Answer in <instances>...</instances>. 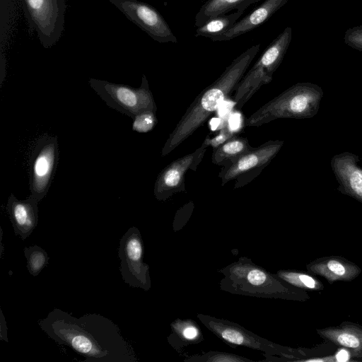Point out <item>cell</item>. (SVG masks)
<instances>
[{"mask_svg": "<svg viewBox=\"0 0 362 362\" xmlns=\"http://www.w3.org/2000/svg\"><path fill=\"white\" fill-rule=\"evenodd\" d=\"M38 325L59 345L70 347L86 362H136L132 346L110 319L98 314L76 317L55 308Z\"/></svg>", "mask_w": 362, "mask_h": 362, "instance_id": "cell-1", "label": "cell"}, {"mask_svg": "<svg viewBox=\"0 0 362 362\" xmlns=\"http://www.w3.org/2000/svg\"><path fill=\"white\" fill-rule=\"evenodd\" d=\"M259 49L260 44H257L244 51L213 83L195 98L170 134L162 148V156L168 155L194 133L235 90Z\"/></svg>", "mask_w": 362, "mask_h": 362, "instance_id": "cell-2", "label": "cell"}, {"mask_svg": "<svg viewBox=\"0 0 362 362\" xmlns=\"http://www.w3.org/2000/svg\"><path fill=\"white\" fill-rule=\"evenodd\" d=\"M218 272L223 275L219 282L221 290L231 294L293 300H303L305 297L300 288L290 285L247 257H240Z\"/></svg>", "mask_w": 362, "mask_h": 362, "instance_id": "cell-3", "label": "cell"}, {"mask_svg": "<svg viewBox=\"0 0 362 362\" xmlns=\"http://www.w3.org/2000/svg\"><path fill=\"white\" fill-rule=\"evenodd\" d=\"M323 96L322 89L311 83L288 88L247 117L244 127H260L278 119H305L315 116Z\"/></svg>", "mask_w": 362, "mask_h": 362, "instance_id": "cell-4", "label": "cell"}, {"mask_svg": "<svg viewBox=\"0 0 362 362\" xmlns=\"http://www.w3.org/2000/svg\"><path fill=\"white\" fill-rule=\"evenodd\" d=\"M291 37V28H286L266 47L258 60L243 76L233 95V100L238 108H242L263 85L271 82L274 73L286 53Z\"/></svg>", "mask_w": 362, "mask_h": 362, "instance_id": "cell-5", "label": "cell"}, {"mask_svg": "<svg viewBox=\"0 0 362 362\" xmlns=\"http://www.w3.org/2000/svg\"><path fill=\"white\" fill-rule=\"evenodd\" d=\"M88 83L109 107L132 119L144 111L156 112L157 110L153 94L144 74L139 88L95 78H90Z\"/></svg>", "mask_w": 362, "mask_h": 362, "instance_id": "cell-6", "label": "cell"}, {"mask_svg": "<svg viewBox=\"0 0 362 362\" xmlns=\"http://www.w3.org/2000/svg\"><path fill=\"white\" fill-rule=\"evenodd\" d=\"M202 324L217 337L231 347L243 346L262 351L264 356L291 355L292 351L263 338L240 325L214 316L197 314Z\"/></svg>", "mask_w": 362, "mask_h": 362, "instance_id": "cell-7", "label": "cell"}, {"mask_svg": "<svg viewBox=\"0 0 362 362\" xmlns=\"http://www.w3.org/2000/svg\"><path fill=\"white\" fill-rule=\"evenodd\" d=\"M30 28L34 29L44 48L54 46L64 25L65 0H21Z\"/></svg>", "mask_w": 362, "mask_h": 362, "instance_id": "cell-8", "label": "cell"}, {"mask_svg": "<svg viewBox=\"0 0 362 362\" xmlns=\"http://www.w3.org/2000/svg\"><path fill=\"white\" fill-rule=\"evenodd\" d=\"M144 245L139 230L130 227L119 240V271L124 283L148 291L151 286L149 266L144 262Z\"/></svg>", "mask_w": 362, "mask_h": 362, "instance_id": "cell-9", "label": "cell"}, {"mask_svg": "<svg viewBox=\"0 0 362 362\" xmlns=\"http://www.w3.org/2000/svg\"><path fill=\"white\" fill-rule=\"evenodd\" d=\"M59 160L57 136L44 135L35 143L30 156V195L40 202L47 194Z\"/></svg>", "mask_w": 362, "mask_h": 362, "instance_id": "cell-10", "label": "cell"}, {"mask_svg": "<svg viewBox=\"0 0 362 362\" xmlns=\"http://www.w3.org/2000/svg\"><path fill=\"white\" fill-rule=\"evenodd\" d=\"M283 145V141H268L258 147H253L232 163L223 166L218 174L221 185L235 180V188L246 184V180L257 175L271 163Z\"/></svg>", "mask_w": 362, "mask_h": 362, "instance_id": "cell-11", "label": "cell"}, {"mask_svg": "<svg viewBox=\"0 0 362 362\" xmlns=\"http://www.w3.org/2000/svg\"><path fill=\"white\" fill-rule=\"evenodd\" d=\"M130 21L160 43L178 42L159 11L151 5L139 0H108Z\"/></svg>", "mask_w": 362, "mask_h": 362, "instance_id": "cell-12", "label": "cell"}, {"mask_svg": "<svg viewBox=\"0 0 362 362\" xmlns=\"http://www.w3.org/2000/svg\"><path fill=\"white\" fill-rule=\"evenodd\" d=\"M206 148L200 146L194 152L172 161L165 167L155 182V197L159 201H165L174 194L185 191V174L189 170H197Z\"/></svg>", "mask_w": 362, "mask_h": 362, "instance_id": "cell-13", "label": "cell"}, {"mask_svg": "<svg viewBox=\"0 0 362 362\" xmlns=\"http://www.w3.org/2000/svg\"><path fill=\"white\" fill-rule=\"evenodd\" d=\"M356 155L344 152L334 156L331 166L339 183V190L362 203V168Z\"/></svg>", "mask_w": 362, "mask_h": 362, "instance_id": "cell-14", "label": "cell"}, {"mask_svg": "<svg viewBox=\"0 0 362 362\" xmlns=\"http://www.w3.org/2000/svg\"><path fill=\"white\" fill-rule=\"evenodd\" d=\"M39 202L30 194L24 200L18 199L11 194L7 201L6 210L16 235L25 240L38 223Z\"/></svg>", "mask_w": 362, "mask_h": 362, "instance_id": "cell-15", "label": "cell"}, {"mask_svg": "<svg viewBox=\"0 0 362 362\" xmlns=\"http://www.w3.org/2000/svg\"><path fill=\"white\" fill-rule=\"evenodd\" d=\"M288 0H265L251 12L237 21L224 34L212 39V41H227L257 28L269 20Z\"/></svg>", "mask_w": 362, "mask_h": 362, "instance_id": "cell-16", "label": "cell"}, {"mask_svg": "<svg viewBox=\"0 0 362 362\" xmlns=\"http://www.w3.org/2000/svg\"><path fill=\"white\" fill-rule=\"evenodd\" d=\"M307 269L311 274L322 276L330 284L337 281H351L361 273L357 265L337 257L316 259L307 265Z\"/></svg>", "mask_w": 362, "mask_h": 362, "instance_id": "cell-17", "label": "cell"}, {"mask_svg": "<svg viewBox=\"0 0 362 362\" xmlns=\"http://www.w3.org/2000/svg\"><path fill=\"white\" fill-rule=\"evenodd\" d=\"M325 339L347 348L354 357H362V328L351 323L317 330Z\"/></svg>", "mask_w": 362, "mask_h": 362, "instance_id": "cell-18", "label": "cell"}, {"mask_svg": "<svg viewBox=\"0 0 362 362\" xmlns=\"http://www.w3.org/2000/svg\"><path fill=\"white\" fill-rule=\"evenodd\" d=\"M171 332L167 338L170 345L177 351L189 345L199 344L204 336L199 325L192 319H176L170 324Z\"/></svg>", "mask_w": 362, "mask_h": 362, "instance_id": "cell-19", "label": "cell"}, {"mask_svg": "<svg viewBox=\"0 0 362 362\" xmlns=\"http://www.w3.org/2000/svg\"><path fill=\"white\" fill-rule=\"evenodd\" d=\"M261 0H207L195 16L194 25L198 28L211 17L233 11L244 12L250 5Z\"/></svg>", "mask_w": 362, "mask_h": 362, "instance_id": "cell-20", "label": "cell"}, {"mask_svg": "<svg viewBox=\"0 0 362 362\" xmlns=\"http://www.w3.org/2000/svg\"><path fill=\"white\" fill-rule=\"evenodd\" d=\"M252 148L247 138L236 134L218 148L213 149L211 162L222 167L228 165Z\"/></svg>", "mask_w": 362, "mask_h": 362, "instance_id": "cell-21", "label": "cell"}, {"mask_svg": "<svg viewBox=\"0 0 362 362\" xmlns=\"http://www.w3.org/2000/svg\"><path fill=\"white\" fill-rule=\"evenodd\" d=\"M243 13L235 11L211 17L197 28L194 35L209 37L211 40L218 37L228 30Z\"/></svg>", "mask_w": 362, "mask_h": 362, "instance_id": "cell-22", "label": "cell"}, {"mask_svg": "<svg viewBox=\"0 0 362 362\" xmlns=\"http://www.w3.org/2000/svg\"><path fill=\"white\" fill-rule=\"evenodd\" d=\"M276 274L290 285L300 289H323V285L317 279L302 272L279 270Z\"/></svg>", "mask_w": 362, "mask_h": 362, "instance_id": "cell-23", "label": "cell"}, {"mask_svg": "<svg viewBox=\"0 0 362 362\" xmlns=\"http://www.w3.org/2000/svg\"><path fill=\"white\" fill-rule=\"evenodd\" d=\"M24 255L27 259V269L33 276H37L45 267L49 259L47 252L37 245L25 247Z\"/></svg>", "mask_w": 362, "mask_h": 362, "instance_id": "cell-24", "label": "cell"}, {"mask_svg": "<svg viewBox=\"0 0 362 362\" xmlns=\"http://www.w3.org/2000/svg\"><path fill=\"white\" fill-rule=\"evenodd\" d=\"M185 362H254L255 361L237 354L220 351H209L187 358Z\"/></svg>", "mask_w": 362, "mask_h": 362, "instance_id": "cell-25", "label": "cell"}, {"mask_svg": "<svg viewBox=\"0 0 362 362\" xmlns=\"http://www.w3.org/2000/svg\"><path fill=\"white\" fill-rule=\"evenodd\" d=\"M132 119V129L133 131L139 133H146L151 131L158 122L156 112L153 110L140 112Z\"/></svg>", "mask_w": 362, "mask_h": 362, "instance_id": "cell-26", "label": "cell"}, {"mask_svg": "<svg viewBox=\"0 0 362 362\" xmlns=\"http://www.w3.org/2000/svg\"><path fill=\"white\" fill-rule=\"evenodd\" d=\"M235 135H236L235 132L231 130L228 123H226L214 137L210 138L209 135H207L201 146L203 148L211 146L215 149Z\"/></svg>", "mask_w": 362, "mask_h": 362, "instance_id": "cell-27", "label": "cell"}, {"mask_svg": "<svg viewBox=\"0 0 362 362\" xmlns=\"http://www.w3.org/2000/svg\"><path fill=\"white\" fill-rule=\"evenodd\" d=\"M193 208V204L189 203L177 211L173 223L174 231L180 230L185 225L191 216Z\"/></svg>", "mask_w": 362, "mask_h": 362, "instance_id": "cell-28", "label": "cell"}, {"mask_svg": "<svg viewBox=\"0 0 362 362\" xmlns=\"http://www.w3.org/2000/svg\"><path fill=\"white\" fill-rule=\"evenodd\" d=\"M0 314V339L8 342L6 322L1 309Z\"/></svg>", "mask_w": 362, "mask_h": 362, "instance_id": "cell-29", "label": "cell"}, {"mask_svg": "<svg viewBox=\"0 0 362 362\" xmlns=\"http://www.w3.org/2000/svg\"><path fill=\"white\" fill-rule=\"evenodd\" d=\"M337 361H346L349 358V353L346 349L340 350L335 356Z\"/></svg>", "mask_w": 362, "mask_h": 362, "instance_id": "cell-30", "label": "cell"}, {"mask_svg": "<svg viewBox=\"0 0 362 362\" xmlns=\"http://www.w3.org/2000/svg\"><path fill=\"white\" fill-rule=\"evenodd\" d=\"M202 1H207V0H202Z\"/></svg>", "mask_w": 362, "mask_h": 362, "instance_id": "cell-31", "label": "cell"}]
</instances>
